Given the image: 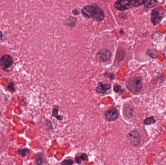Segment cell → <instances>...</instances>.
Returning <instances> with one entry per match:
<instances>
[{
	"mask_svg": "<svg viewBox=\"0 0 166 165\" xmlns=\"http://www.w3.org/2000/svg\"><path fill=\"white\" fill-rule=\"evenodd\" d=\"M82 13L85 18H92L98 22H101L104 18V14L102 9L96 5H86L82 9Z\"/></svg>",
	"mask_w": 166,
	"mask_h": 165,
	"instance_id": "cell-1",
	"label": "cell"
},
{
	"mask_svg": "<svg viewBox=\"0 0 166 165\" xmlns=\"http://www.w3.org/2000/svg\"><path fill=\"white\" fill-rule=\"evenodd\" d=\"M126 85L130 92L133 94H138L143 87L142 79L140 77L132 78L127 81Z\"/></svg>",
	"mask_w": 166,
	"mask_h": 165,
	"instance_id": "cell-2",
	"label": "cell"
},
{
	"mask_svg": "<svg viewBox=\"0 0 166 165\" xmlns=\"http://www.w3.org/2000/svg\"><path fill=\"white\" fill-rule=\"evenodd\" d=\"M143 1H118L114 4L117 10L125 11L133 7H138L143 5Z\"/></svg>",
	"mask_w": 166,
	"mask_h": 165,
	"instance_id": "cell-3",
	"label": "cell"
},
{
	"mask_svg": "<svg viewBox=\"0 0 166 165\" xmlns=\"http://www.w3.org/2000/svg\"><path fill=\"white\" fill-rule=\"evenodd\" d=\"M14 60L11 55L5 54L0 58V66L5 72H8L10 68L13 64Z\"/></svg>",
	"mask_w": 166,
	"mask_h": 165,
	"instance_id": "cell-4",
	"label": "cell"
},
{
	"mask_svg": "<svg viewBox=\"0 0 166 165\" xmlns=\"http://www.w3.org/2000/svg\"><path fill=\"white\" fill-rule=\"evenodd\" d=\"M111 57V53L108 50L103 49L97 53L96 59L97 61L100 63H104L107 62L110 60Z\"/></svg>",
	"mask_w": 166,
	"mask_h": 165,
	"instance_id": "cell-5",
	"label": "cell"
},
{
	"mask_svg": "<svg viewBox=\"0 0 166 165\" xmlns=\"http://www.w3.org/2000/svg\"><path fill=\"white\" fill-rule=\"evenodd\" d=\"M163 17L160 14V11L158 9H153L152 10L151 16V20L154 26L157 25L162 20Z\"/></svg>",
	"mask_w": 166,
	"mask_h": 165,
	"instance_id": "cell-6",
	"label": "cell"
},
{
	"mask_svg": "<svg viewBox=\"0 0 166 165\" xmlns=\"http://www.w3.org/2000/svg\"><path fill=\"white\" fill-rule=\"evenodd\" d=\"M131 143L133 146H138L140 142V134L137 131H133L130 132L128 136Z\"/></svg>",
	"mask_w": 166,
	"mask_h": 165,
	"instance_id": "cell-7",
	"label": "cell"
},
{
	"mask_svg": "<svg viewBox=\"0 0 166 165\" xmlns=\"http://www.w3.org/2000/svg\"><path fill=\"white\" fill-rule=\"evenodd\" d=\"M105 118L107 121L111 122L115 120L118 117V112L115 108H112L109 109L105 112Z\"/></svg>",
	"mask_w": 166,
	"mask_h": 165,
	"instance_id": "cell-8",
	"label": "cell"
},
{
	"mask_svg": "<svg viewBox=\"0 0 166 165\" xmlns=\"http://www.w3.org/2000/svg\"><path fill=\"white\" fill-rule=\"evenodd\" d=\"M111 88L110 84H104L101 82L98 83V85L96 88V92L99 94H105Z\"/></svg>",
	"mask_w": 166,
	"mask_h": 165,
	"instance_id": "cell-9",
	"label": "cell"
},
{
	"mask_svg": "<svg viewBox=\"0 0 166 165\" xmlns=\"http://www.w3.org/2000/svg\"><path fill=\"white\" fill-rule=\"evenodd\" d=\"M158 3V1L155 0H145L143 1V5L147 9H150L155 7Z\"/></svg>",
	"mask_w": 166,
	"mask_h": 165,
	"instance_id": "cell-10",
	"label": "cell"
},
{
	"mask_svg": "<svg viewBox=\"0 0 166 165\" xmlns=\"http://www.w3.org/2000/svg\"><path fill=\"white\" fill-rule=\"evenodd\" d=\"M88 160V157L87 154H83L82 155H81L80 156L76 157L75 158V161L78 164H80L81 163L82 160L84 161H87Z\"/></svg>",
	"mask_w": 166,
	"mask_h": 165,
	"instance_id": "cell-11",
	"label": "cell"
},
{
	"mask_svg": "<svg viewBox=\"0 0 166 165\" xmlns=\"http://www.w3.org/2000/svg\"><path fill=\"white\" fill-rule=\"evenodd\" d=\"M58 109L56 107H54L53 110V116L54 117L56 118L58 120H62L63 119L62 116L59 115L58 114Z\"/></svg>",
	"mask_w": 166,
	"mask_h": 165,
	"instance_id": "cell-12",
	"label": "cell"
},
{
	"mask_svg": "<svg viewBox=\"0 0 166 165\" xmlns=\"http://www.w3.org/2000/svg\"><path fill=\"white\" fill-rule=\"evenodd\" d=\"M29 151V150L27 148H24L22 149H20L18 150V154L19 155H21L22 157L26 156L27 155V154L28 153Z\"/></svg>",
	"mask_w": 166,
	"mask_h": 165,
	"instance_id": "cell-13",
	"label": "cell"
},
{
	"mask_svg": "<svg viewBox=\"0 0 166 165\" xmlns=\"http://www.w3.org/2000/svg\"><path fill=\"white\" fill-rule=\"evenodd\" d=\"M36 165H42L43 163V158L40 154H38L36 158Z\"/></svg>",
	"mask_w": 166,
	"mask_h": 165,
	"instance_id": "cell-14",
	"label": "cell"
},
{
	"mask_svg": "<svg viewBox=\"0 0 166 165\" xmlns=\"http://www.w3.org/2000/svg\"><path fill=\"white\" fill-rule=\"evenodd\" d=\"M155 122V120L153 117H150L145 119L144 120V124L146 125H149L153 124Z\"/></svg>",
	"mask_w": 166,
	"mask_h": 165,
	"instance_id": "cell-15",
	"label": "cell"
},
{
	"mask_svg": "<svg viewBox=\"0 0 166 165\" xmlns=\"http://www.w3.org/2000/svg\"><path fill=\"white\" fill-rule=\"evenodd\" d=\"M14 82L13 81H11V82L8 85V87H7V90L8 91H10V92H15V87H14Z\"/></svg>",
	"mask_w": 166,
	"mask_h": 165,
	"instance_id": "cell-16",
	"label": "cell"
},
{
	"mask_svg": "<svg viewBox=\"0 0 166 165\" xmlns=\"http://www.w3.org/2000/svg\"><path fill=\"white\" fill-rule=\"evenodd\" d=\"M74 161L71 159L65 160L63 161L61 165H72L73 164H74Z\"/></svg>",
	"mask_w": 166,
	"mask_h": 165,
	"instance_id": "cell-17",
	"label": "cell"
},
{
	"mask_svg": "<svg viewBox=\"0 0 166 165\" xmlns=\"http://www.w3.org/2000/svg\"><path fill=\"white\" fill-rule=\"evenodd\" d=\"M114 90L115 92H122V91L120 85H116V86H114Z\"/></svg>",
	"mask_w": 166,
	"mask_h": 165,
	"instance_id": "cell-18",
	"label": "cell"
},
{
	"mask_svg": "<svg viewBox=\"0 0 166 165\" xmlns=\"http://www.w3.org/2000/svg\"><path fill=\"white\" fill-rule=\"evenodd\" d=\"M109 79H111V80H113V79H115V76L113 74H110L109 75Z\"/></svg>",
	"mask_w": 166,
	"mask_h": 165,
	"instance_id": "cell-19",
	"label": "cell"
},
{
	"mask_svg": "<svg viewBox=\"0 0 166 165\" xmlns=\"http://www.w3.org/2000/svg\"><path fill=\"white\" fill-rule=\"evenodd\" d=\"M72 13H73V14H74V15H79V12H78L77 10H73V12H72Z\"/></svg>",
	"mask_w": 166,
	"mask_h": 165,
	"instance_id": "cell-20",
	"label": "cell"
},
{
	"mask_svg": "<svg viewBox=\"0 0 166 165\" xmlns=\"http://www.w3.org/2000/svg\"><path fill=\"white\" fill-rule=\"evenodd\" d=\"M3 37V34L2 31H0V41L2 39V38Z\"/></svg>",
	"mask_w": 166,
	"mask_h": 165,
	"instance_id": "cell-21",
	"label": "cell"
}]
</instances>
